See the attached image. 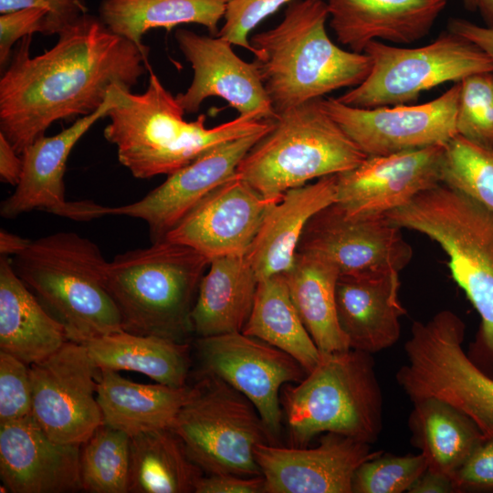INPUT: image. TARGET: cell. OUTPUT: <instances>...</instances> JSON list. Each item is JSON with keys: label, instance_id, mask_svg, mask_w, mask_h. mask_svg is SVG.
<instances>
[{"label": "cell", "instance_id": "1", "mask_svg": "<svg viewBox=\"0 0 493 493\" xmlns=\"http://www.w3.org/2000/svg\"><path fill=\"white\" fill-rule=\"evenodd\" d=\"M58 37L33 58L32 36L23 37L0 79V132L19 154L54 122L93 113L112 87L131 89L150 68L148 54L99 16L83 14Z\"/></svg>", "mask_w": 493, "mask_h": 493}, {"label": "cell", "instance_id": "2", "mask_svg": "<svg viewBox=\"0 0 493 493\" xmlns=\"http://www.w3.org/2000/svg\"><path fill=\"white\" fill-rule=\"evenodd\" d=\"M113 90L117 100L103 134L116 146L119 162L139 179L169 175L223 142L269 130L274 121L238 115L207 128L205 114L187 121L176 97L152 70L144 92L119 85Z\"/></svg>", "mask_w": 493, "mask_h": 493}, {"label": "cell", "instance_id": "3", "mask_svg": "<svg viewBox=\"0 0 493 493\" xmlns=\"http://www.w3.org/2000/svg\"><path fill=\"white\" fill-rule=\"evenodd\" d=\"M324 0H293L273 28L250 37L253 60L277 116L304 102L361 84L371 59L335 45Z\"/></svg>", "mask_w": 493, "mask_h": 493}, {"label": "cell", "instance_id": "4", "mask_svg": "<svg viewBox=\"0 0 493 493\" xmlns=\"http://www.w3.org/2000/svg\"><path fill=\"white\" fill-rule=\"evenodd\" d=\"M18 278L64 327L68 341L85 344L124 330L107 286L100 247L75 232L35 240L11 257Z\"/></svg>", "mask_w": 493, "mask_h": 493}, {"label": "cell", "instance_id": "5", "mask_svg": "<svg viewBox=\"0 0 493 493\" xmlns=\"http://www.w3.org/2000/svg\"><path fill=\"white\" fill-rule=\"evenodd\" d=\"M209 263L194 248L165 238L115 256L108 263L106 286L123 330L187 342Z\"/></svg>", "mask_w": 493, "mask_h": 493}, {"label": "cell", "instance_id": "6", "mask_svg": "<svg viewBox=\"0 0 493 493\" xmlns=\"http://www.w3.org/2000/svg\"><path fill=\"white\" fill-rule=\"evenodd\" d=\"M436 242L456 283L480 317L473 349L493 363V213L439 183L385 215Z\"/></svg>", "mask_w": 493, "mask_h": 493}, {"label": "cell", "instance_id": "7", "mask_svg": "<svg viewBox=\"0 0 493 493\" xmlns=\"http://www.w3.org/2000/svg\"><path fill=\"white\" fill-rule=\"evenodd\" d=\"M291 446L336 433L372 444L383 426V395L372 354L354 349L322 353L305 378L282 387Z\"/></svg>", "mask_w": 493, "mask_h": 493}, {"label": "cell", "instance_id": "8", "mask_svg": "<svg viewBox=\"0 0 493 493\" xmlns=\"http://www.w3.org/2000/svg\"><path fill=\"white\" fill-rule=\"evenodd\" d=\"M312 100L278 115L236 173L261 196L279 200L289 189L338 174L367 155L322 106Z\"/></svg>", "mask_w": 493, "mask_h": 493}, {"label": "cell", "instance_id": "9", "mask_svg": "<svg viewBox=\"0 0 493 493\" xmlns=\"http://www.w3.org/2000/svg\"><path fill=\"white\" fill-rule=\"evenodd\" d=\"M465 330L461 318L448 309L414 321L396 382L412 402L435 397L453 405L488 437L493 435V377L465 352Z\"/></svg>", "mask_w": 493, "mask_h": 493}, {"label": "cell", "instance_id": "10", "mask_svg": "<svg viewBox=\"0 0 493 493\" xmlns=\"http://www.w3.org/2000/svg\"><path fill=\"white\" fill-rule=\"evenodd\" d=\"M195 392L171 429L205 474L262 476L255 447L277 444L257 409L243 393L211 374H198Z\"/></svg>", "mask_w": 493, "mask_h": 493}, {"label": "cell", "instance_id": "11", "mask_svg": "<svg viewBox=\"0 0 493 493\" xmlns=\"http://www.w3.org/2000/svg\"><path fill=\"white\" fill-rule=\"evenodd\" d=\"M363 52L371 59L368 76L337 98L356 108L410 103L422 92L446 82L456 83L472 74L493 71V61L482 49L450 31L418 47L372 41Z\"/></svg>", "mask_w": 493, "mask_h": 493}, {"label": "cell", "instance_id": "12", "mask_svg": "<svg viewBox=\"0 0 493 493\" xmlns=\"http://www.w3.org/2000/svg\"><path fill=\"white\" fill-rule=\"evenodd\" d=\"M100 372L86 345L71 341L30 364L32 414L52 440L81 446L103 424Z\"/></svg>", "mask_w": 493, "mask_h": 493}, {"label": "cell", "instance_id": "13", "mask_svg": "<svg viewBox=\"0 0 493 493\" xmlns=\"http://www.w3.org/2000/svg\"><path fill=\"white\" fill-rule=\"evenodd\" d=\"M197 374H211L248 398L276 438L281 432L282 387L300 382L307 371L287 352L242 331L196 337Z\"/></svg>", "mask_w": 493, "mask_h": 493}, {"label": "cell", "instance_id": "14", "mask_svg": "<svg viewBox=\"0 0 493 493\" xmlns=\"http://www.w3.org/2000/svg\"><path fill=\"white\" fill-rule=\"evenodd\" d=\"M459 82L435 100L419 105L371 109L322 98L325 110L367 155L378 156L445 145L456 133Z\"/></svg>", "mask_w": 493, "mask_h": 493}, {"label": "cell", "instance_id": "15", "mask_svg": "<svg viewBox=\"0 0 493 493\" xmlns=\"http://www.w3.org/2000/svg\"><path fill=\"white\" fill-rule=\"evenodd\" d=\"M297 252L320 257L348 275L400 272L413 257L402 228L386 215H351L335 202L309 219Z\"/></svg>", "mask_w": 493, "mask_h": 493}, {"label": "cell", "instance_id": "16", "mask_svg": "<svg viewBox=\"0 0 493 493\" xmlns=\"http://www.w3.org/2000/svg\"><path fill=\"white\" fill-rule=\"evenodd\" d=\"M113 88L104 104L79 118L53 136H41L22 152L23 170L16 189L0 206L1 216L15 218L34 210L76 220L89 221L107 215L108 206L91 201H68L64 175L68 156L81 137L116 103Z\"/></svg>", "mask_w": 493, "mask_h": 493}, {"label": "cell", "instance_id": "17", "mask_svg": "<svg viewBox=\"0 0 493 493\" xmlns=\"http://www.w3.org/2000/svg\"><path fill=\"white\" fill-rule=\"evenodd\" d=\"M445 145L367 156L336 174L335 203L347 214L385 215L441 183Z\"/></svg>", "mask_w": 493, "mask_h": 493}, {"label": "cell", "instance_id": "18", "mask_svg": "<svg viewBox=\"0 0 493 493\" xmlns=\"http://www.w3.org/2000/svg\"><path fill=\"white\" fill-rule=\"evenodd\" d=\"M174 37L194 71L190 86L175 96L185 113H196L206 99L219 97L239 116L263 121L278 117L255 62L239 58L229 41L185 28L178 29Z\"/></svg>", "mask_w": 493, "mask_h": 493}, {"label": "cell", "instance_id": "19", "mask_svg": "<svg viewBox=\"0 0 493 493\" xmlns=\"http://www.w3.org/2000/svg\"><path fill=\"white\" fill-rule=\"evenodd\" d=\"M278 201L261 196L235 173L193 207L164 238L188 246L209 260L246 255L266 214Z\"/></svg>", "mask_w": 493, "mask_h": 493}, {"label": "cell", "instance_id": "20", "mask_svg": "<svg viewBox=\"0 0 493 493\" xmlns=\"http://www.w3.org/2000/svg\"><path fill=\"white\" fill-rule=\"evenodd\" d=\"M371 444L326 433L309 448L259 444L256 461L265 479V493H352V478L364 461L382 451Z\"/></svg>", "mask_w": 493, "mask_h": 493}, {"label": "cell", "instance_id": "21", "mask_svg": "<svg viewBox=\"0 0 493 493\" xmlns=\"http://www.w3.org/2000/svg\"><path fill=\"white\" fill-rule=\"evenodd\" d=\"M269 130L236 138L210 149L169 174L162 184L141 200L108 206L107 215L143 220L152 243L164 239L193 207L236 173L245 155Z\"/></svg>", "mask_w": 493, "mask_h": 493}, {"label": "cell", "instance_id": "22", "mask_svg": "<svg viewBox=\"0 0 493 493\" xmlns=\"http://www.w3.org/2000/svg\"><path fill=\"white\" fill-rule=\"evenodd\" d=\"M80 446L52 440L33 415L0 423V477L13 493L82 490Z\"/></svg>", "mask_w": 493, "mask_h": 493}, {"label": "cell", "instance_id": "23", "mask_svg": "<svg viewBox=\"0 0 493 493\" xmlns=\"http://www.w3.org/2000/svg\"><path fill=\"white\" fill-rule=\"evenodd\" d=\"M337 40L363 53L372 41L410 44L425 37L447 0H324Z\"/></svg>", "mask_w": 493, "mask_h": 493}, {"label": "cell", "instance_id": "24", "mask_svg": "<svg viewBox=\"0 0 493 493\" xmlns=\"http://www.w3.org/2000/svg\"><path fill=\"white\" fill-rule=\"evenodd\" d=\"M399 272L340 274L337 317L350 347L370 354L394 345L406 314L399 297Z\"/></svg>", "mask_w": 493, "mask_h": 493}, {"label": "cell", "instance_id": "25", "mask_svg": "<svg viewBox=\"0 0 493 493\" xmlns=\"http://www.w3.org/2000/svg\"><path fill=\"white\" fill-rule=\"evenodd\" d=\"M336 174L289 189L266 214L246 254L258 279L284 274L294 263L309 219L337 195Z\"/></svg>", "mask_w": 493, "mask_h": 493}, {"label": "cell", "instance_id": "26", "mask_svg": "<svg viewBox=\"0 0 493 493\" xmlns=\"http://www.w3.org/2000/svg\"><path fill=\"white\" fill-rule=\"evenodd\" d=\"M68 341L66 330L0 256V351L28 365Z\"/></svg>", "mask_w": 493, "mask_h": 493}, {"label": "cell", "instance_id": "27", "mask_svg": "<svg viewBox=\"0 0 493 493\" xmlns=\"http://www.w3.org/2000/svg\"><path fill=\"white\" fill-rule=\"evenodd\" d=\"M97 399L103 424L131 437L170 428L177 414L195 392V383L173 387L144 384L122 377L117 371L100 370Z\"/></svg>", "mask_w": 493, "mask_h": 493}, {"label": "cell", "instance_id": "28", "mask_svg": "<svg viewBox=\"0 0 493 493\" xmlns=\"http://www.w3.org/2000/svg\"><path fill=\"white\" fill-rule=\"evenodd\" d=\"M258 281L246 255L210 260L191 313L193 334L208 337L242 331Z\"/></svg>", "mask_w": 493, "mask_h": 493}, {"label": "cell", "instance_id": "29", "mask_svg": "<svg viewBox=\"0 0 493 493\" xmlns=\"http://www.w3.org/2000/svg\"><path fill=\"white\" fill-rule=\"evenodd\" d=\"M100 370L140 372L156 383L182 387L191 368L188 342L121 330L85 343Z\"/></svg>", "mask_w": 493, "mask_h": 493}, {"label": "cell", "instance_id": "30", "mask_svg": "<svg viewBox=\"0 0 493 493\" xmlns=\"http://www.w3.org/2000/svg\"><path fill=\"white\" fill-rule=\"evenodd\" d=\"M282 275L293 304L319 351L328 353L350 349L337 317V267L315 255L297 252L293 265Z\"/></svg>", "mask_w": 493, "mask_h": 493}, {"label": "cell", "instance_id": "31", "mask_svg": "<svg viewBox=\"0 0 493 493\" xmlns=\"http://www.w3.org/2000/svg\"><path fill=\"white\" fill-rule=\"evenodd\" d=\"M408 426L427 468L452 477L485 438L464 413L435 397L413 401Z\"/></svg>", "mask_w": 493, "mask_h": 493}, {"label": "cell", "instance_id": "32", "mask_svg": "<svg viewBox=\"0 0 493 493\" xmlns=\"http://www.w3.org/2000/svg\"><path fill=\"white\" fill-rule=\"evenodd\" d=\"M231 0H102L99 17L115 34L149 54L143 36L152 28L167 31L185 24L204 26L216 36Z\"/></svg>", "mask_w": 493, "mask_h": 493}, {"label": "cell", "instance_id": "33", "mask_svg": "<svg viewBox=\"0 0 493 493\" xmlns=\"http://www.w3.org/2000/svg\"><path fill=\"white\" fill-rule=\"evenodd\" d=\"M205 474L171 429L131 437L129 493H190Z\"/></svg>", "mask_w": 493, "mask_h": 493}, {"label": "cell", "instance_id": "34", "mask_svg": "<svg viewBox=\"0 0 493 493\" xmlns=\"http://www.w3.org/2000/svg\"><path fill=\"white\" fill-rule=\"evenodd\" d=\"M242 332L287 352L310 372L320 351L304 326L282 274L259 279L253 309Z\"/></svg>", "mask_w": 493, "mask_h": 493}, {"label": "cell", "instance_id": "35", "mask_svg": "<svg viewBox=\"0 0 493 493\" xmlns=\"http://www.w3.org/2000/svg\"><path fill=\"white\" fill-rule=\"evenodd\" d=\"M131 436L102 424L80 446L82 490L129 493Z\"/></svg>", "mask_w": 493, "mask_h": 493}, {"label": "cell", "instance_id": "36", "mask_svg": "<svg viewBox=\"0 0 493 493\" xmlns=\"http://www.w3.org/2000/svg\"><path fill=\"white\" fill-rule=\"evenodd\" d=\"M441 183L493 213V148L456 134L445 144Z\"/></svg>", "mask_w": 493, "mask_h": 493}, {"label": "cell", "instance_id": "37", "mask_svg": "<svg viewBox=\"0 0 493 493\" xmlns=\"http://www.w3.org/2000/svg\"><path fill=\"white\" fill-rule=\"evenodd\" d=\"M457 135L493 148V71L469 75L459 81Z\"/></svg>", "mask_w": 493, "mask_h": 493}, {"label": "cell", "instance_id": "38", "mask_svg": "<svg viewBox=\"0 0 493 493\" xmlns=\"http://www.w3.org/2000/svg\"><path fill=\"white\" fill-rule=\"evenodd\" d=\"M422 454L393 456L381 452L364 461L352 478V493H403L427 469Z\"/></svg>", "mask_w": 493, "mask_h": 493}, {"label": "cell", "instance_id": "39", "mask_svg": "<svg viewBox=\"0 0 493 493\" xmlns=\"http://www.w3.org/2000/svg\"><path fill=\"white\" fill-rule=\"evenodd\" d=\"M32 415L30 365L0 351V423Z\"/></svg>", "mask_w": 493, "mask_h": 493}, {"label": "cell", "instance_id": "40", "mask_svg": "<svg viewBox=\"0 0 493 493\" xmlns=\"http://www.w3.org/2000/svg\"><path fill=\"white\" fill-rule=\"evenodd\" d=\"M293 0H231L216 36L254 54L248 36L263 20Z\"/></svg>", "mask_w": 493, "mask_h": 493}, {"label": "cell", "instance_id": "41", "mask_svg": "<svg viewBox=\"0 0 493 493\" xmlns=\"http://www.w3.org/2000/svg\"><path fill=\"white\" fill-rule=\"evenodd\" d=\"M47 11L37 8L20 9L0 16V65L10 59L17 40L35 33L49 34Z\"/></svg>", "mask_w": 493, "mask_h": 493}, {"label": "cell", "instance_id": "42", "mask_svg": "<svg viewBox=\"0 0 493 493\" xmlns=\"http://www.w3.org/2000/svg\"><path fill=\"white\" fill-rule=\"evenodd\" d=\"M456 493L493 492V435L485 437L453 476Z\"/></svg>", "mask_w": 493, "mask_h": 493}, {"label": "cell", "instance_id": "43", "mask_svg": "<svg viewBox=\"0 0 493 493\" xmlns=\"http://www.w3.org/2000/svg\"><path fill=\"white\" fill-rule=\"evenodd\" d=\"M29 8L47 11L50 35H58L88 10L81 0H0L1 14Z\"/></svg>", "mask_w": 493, "mask_h": 493}, {"label": "cell", "instance_id": "44", "mask_svg": "<svg viewBox=\"0 0 493 493\" xmlns=\"http://www.w3.org/2000/svg\"><path fill=\"white\" fill-rule=\"evenodd\" d=\"M194 493H265L263 476L204 474L196 482Z\"/></svg>", "mask_w": 493, "mask_h": 493}, {"label": "cell", "instance_id": "45", "mask_svg": "<svg viewBox=\"0 0 493 493\" xmlns=\"http://www.w3.org/2000/svg\"><path fill=\"white\" fill-rule=\"evenodd\" d=\"M448 31L474 43L493 61V27L479 26L463 18H452L448 23Z\"/></svg>", "mask_w": 493, "mask_h": 493}, {"label": "cell", "instance_id": "46", "mask_svg": "<svg viewBox=\"0 0 493 493\" xmlns=\"http://www.w3.org/2000/svg\"><path fill=\"white\" fill-rule=\"evenodd\" d=\"M23 170V160L6 137L0 132V179L2 182L16 185Z\"/></svg>", "mask_w": 493, "mask_h": 493}, {"label": "cell", "instance_id": "47", "mask_svg": "<svg viewBox=\"0 0 493 493\" xmlns=\"http://www.w3.org/2000/svg\"><path fill=\"white\" fill-rule=\"evenodd\" d=\"M409 493H456L452 477L426 469L412 485Z\"/></svg>", "mask_w": 493, "mask_h": 493}, {"label": "cell", "instance_id": "48", "mask_svg": "<svg viewBox=\"0 0 493 493\" xmlns=\"http://www.w3.org/2000/svg\"><path fill=\"white\" fill-rule=\"evenodd\" d=\"M30 239L21 237L5 229L0 231V254L12 257L22 252L30 243Z\"/></svg>", "mask_w": 493, "mask_h": 493}, {"label": "cell", "instance_id": "49", "mask_svg": "<svg viewBox=\"0 0 493 493\" xmlns=\"http://www.w3.org/2000/svg\"><path fill=\"white\" fill-rule=\"evenodd\" d=\"M464 7L472 13H477L485 26L493 27V0H462Z\"/></svg>", "mask_w": 493, "mask_h": 493}]
</instances>
